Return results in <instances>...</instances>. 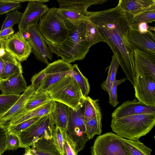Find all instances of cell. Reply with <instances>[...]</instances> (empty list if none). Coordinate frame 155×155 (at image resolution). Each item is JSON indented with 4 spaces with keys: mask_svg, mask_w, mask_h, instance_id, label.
<instances>
[{
    "mask_svg": "<svg viewBox=\"0 0 155 155\" xmlns=\"http://www.w3.org/2000/svg\"><path fill=\"white\" fill-rule=\"evenodd\" d=\"M27 87L22 73L6 80H0V89L2 95H19Z\"/></svg>",
    "mask_w": 155,
    "mask_h": 155,
    "instance_id": "21",
    "label": "cell"
},
{
    "mask_svg": "<svg viewBox=\"0 0 155 155\" xmlns=\"http://www.w3.org/2000/svg\"><path fill=\"white\" fill-rule=\"evenodd\" d=\"M38 155H61L56 148L52 139L43 138L38 140L32 146Z\"/></svg>",
    "mask_w": 155,
    "mask_h": 155,
    "instance_id": "25",
    "label": "cell"
},
{
    "mask_svg": "<svg viewBox=\"0 0 155 155\" xmlns=\"http://www.w3.org/2000/svg\"><path fill=\"white\" fill-rule=\"evenodd\" d=\"M120 65L115 55L113 54L109 66L108 75L106 80L101 84V87L104 91L109 94L112 84L116 79L117 69Z\"/></svg>",
    "mask_w": 155,
    "mask_h": 155,
    "instance_id": "29",
    "label": "cell"
},
{
    "mask_svg": "<svg viewBox=\"0 0 155 155\" xmlns=\"http://www.w3.org/2000/svg\"><path fill=\"white\" fill-rule=\"evenodd\" d=\"M127 39L133 51L155 55V36L151 31H141L131 26L127 32Z\"/></svg>",
    "mask_w": 155,
    "mask_h": 155,
    "instance_id": "10",
    "label": "cell"
},
{
    "mask_svg": "<svg viewBox=\"0 0 155 155\" xmlns=\"http://www.w3.org/2000/svg\"><path fill=\"white\" fill-rule=\"evenodd\" d=\"M53 101L36 107L24 113H20L13 118L7 125H16L22 122L32 118L41 117L51 112L53 106Z\"/></svg>",
    "mask_w": 155,
    "mask_h": 155,
    "instance_id": "23",
    "label": "cell"
},
{
    "mask_svg": "<svg viewBox=\"0 0 155 155\" xmlns=\"http://www.w3.org/2000/svg\"><path fill=\"white\" fill-rule=\"evenodd\" d=\"M36 89L31 84L21 95L20 97L6 112L0 115V124L8 123L13 118L24 110L28 100L35 92Z\"/></svg>",
    "mask_w": 155,
    "mask_h": 155,
    "instance_id": "18",
    "label": "cell"
},
{
    "mask_svg": "<svg viewBox=\"0 0 155 155\" xmlns=\"http://www.w3.org/2000/svg\"><path fill=\"white\" fill-rule=\"evenodd\" d=\"M72 65L62 59L49 63L44 69L45 76L36 92H45L51 85L68 74H71Z\"/></svg>",
    "mask_w": 155,
    "mask_h": 155,
    "instance_id": "9",
    "label": "cell"
},
{
    "mask_svg": "<svg viewBox=\"0 0 155 155\" xmlns=\"http://www.w3.org/2000/svg\"><path fill=\"white\" fill-rule=\"evenodd\" d=\"M57 8L53 7L40 18L39 30L46 41L55 46H60L65 40L69 29L63 20L58 16Z\"/></svg>",
    "mask_w": 155,
    "mask_h": 155,
    "instance_id": "5",
    "label": "cell"
},
{
    "mask_svg": "<svg viewBox=\"0 0 155 155\" xmlns=\"http://www.w3.org/2000/svg\"><path fill=\"white\" fill-rule=\"evenodd\" d=\"M51 100V97L46 92L36 93L35 92L28 101L23 111L20 113H26Z\"/></svg>",
    "mask_w": 155,
    "mask_h": 155,
    "instance_id": "27",
    "label": "cell"
},
{
    "mask_svg": "<svg viewBox=\"0 0 155 155\" xmlns=\"http://www.w3.org/2000/svg\"><path fill=\"white\" fill-rule=\"evenodd\" d=\"M3 49V43L0 40V51Z\"/></svg>",
    "mask_w": 155,
    "mask_h": 155,
    "instance_id": "49",
    "label": "cell"
},
{
    "mask_svg": "<svg viewBox=\"0 0 155 155\" xmlns=\"http://www.w3.org/2000/svg\"><path fill=\"white\" fill-rule=\"evenodd\" d=\"M126 79L123 78L119 80L116 78L114 81L111 87L109 95V101L108 103L113 107H116L118 104L117 100V87L124 82Z\"/></svg>",
    "mask_w": 155,
    "mask_h": 155,
    "instance_id": "39",
    "label": "cell"
},
{
    "mask_svg": "<svg viewBox=\"0 0 155 155\" xmlns=\"http://www.w3.org/2000/svg\"><path fill=\"white\" fill-rule=\"evenodd\" d=\"M25 150V153L24 155H32L30 151L29 147L26 148Z\"/></svg>",
    "mask_w": 155,
    "mask_h": 155,
    "instance_id": "47",
    "label": "cell"
},
{
    "mask_svg": "<svg viewBox=\"0 0 155 155\" xmlns=\"http://www.w3.org/2000/svg\"><path fill=\"white\" fill-rule=\"evenodd\" d=\"M45 76V74L44 69L32 76L31 79V85L35 88L36 90L39 87Z\"/></svg>",
    "mask_w": 155,
    "mask_h": 155,
    "instance_id": "42",
    "label": "cell"
},
{
    "mask_svg": "<svg viewBox=\"0 0 155 155\" xmlns=\"http://www.w3.org/2000/svg\"><path fill=\"white\" fill-rule=\"evenodd\" d=\"M25 1L0 0V15L21 8V3Z\"/></svg>",
    "mask_w": 155,
    "mask_h": 155,
    "instance_id": "36",
    "label": "cell"
},
{
    "mask_svg": "<svg viewBox=\"0 0 155 155\" xmlns=\"http://www.w3.org/2000/svg\"><path fill=\"white\" fill-rule=\"evenodd\" d=\"M86 22L82 21L69 29L65 40L60 46L46 41L51 53L69 64L83 59L91 47L85 37Z\"/></svg>",
    "mask_w": 155,
    "mask_h": 155,
    "instance_id": "2",
    "label": "cell"
},
{
    "mask_svg": "<svg viewBox=\"0 0 155 155\" xmlns=\"http://www.w3.org/2000/svg\"><path fill=\"white\" fill-rule=\"evenodd\" d=\"M49 9L38 0L29 1L18 24L19 31L21 33L26 32L28 26L38 24L40 18Z\"/></svg>",
    "mask_w": 155,
    "mask_h": 155,
    "instance_id": "13",
    "label": "cell"
},
{
    "mask_svg": "<svg viewBox=\"0 0 155 155\" xmlns=\"http://www.w3.org/2000/svg\"><path fill=\"white\" fill-rule=\"evenodd\" d=\"M27 31L29 33L27 40L31 46L35 58L48 65V59L52 60L53 54L39 30L38 24L28 26Z\"/></svg>",
    "mask_w": 155,
    "mask_h": 155,
    "instance_id": "11",
    "label": "cell"
},
{
    "mask_svg": "<svg viewBox=\"0 0 155 155\" xmlns=\"http://www.w3.org/2000/svg\"><path fill=\"white\" fill-rule=\"evenodd\" d=\"M133 51L136 76L140 75L155 79V55L137 50Z\"/></svg>",
    "mask_w": 155,
    "mask_h": 155,
    "instance_id": "17",
    "label": "cell"
},
{
    "mask_svg": "<svg viewBox=\"0 0 155 155\" xmlns=\"http://www.w3.org/2000/svg\"><path fill=\"white\" fill-rule=\"evenodd\" d=\"M21 95H0V115L6 112L20 97Z\"/></svg>",
    "mask_w": 155,
    "mask_h": 155,
    "instance_id": "34",
    "label": "cell"
},
{
    "mask_svg": "<svg viewBox=\"0 0 155 155\" xmlns=\"http://www.w3.org/2000/svg\"><path fill=\"white\" fill-rule=\"evenodd\" d=\"M40 117H41L30 119L16 125H7L6 126L8 133H11L17 135L37 121Z\"/></svg>",
    "mask_w": 155,
    "mask_h": 155,
    "instance_id": "37",
    "label": "cell"
},
{
    "mask_svg": "<svg viewBox=\"0 0 155 155\" xmlns=\"http://www.w3.org/2000/svg\"><path fill=\"white\" fill-rule=\"evenodd\" d=\"M154 5L155 0H120L117 5L127 16L133 17Z\"/></svg>",
    "mask_w": 155,
    "mask_h": 155,
    "instance_id": "22",
    "label": "cell"
},
{
    "mask_svg": "<svg viewBox=\"0 0 155 155\" xmlns=\"http://www.w3.org/2000/svg\"><path fill=\"white\" fill-rule=\"evenodd\" d=\"M54 143L59 153L61 154L63 152V133L59 127L55 126L52 137Z\"/></svg>",
    "mask_w": 155,
    "mask_h": 155,
    "instance_id": "38",
    "label": "cell"
},
{
    "mask_svg": "<svg viewBox=\"0 0 155 155\" xmlns=\"http://www.w3.org/2000/svg\"><path fill=\"white\" fill-rule=\"evenodd\" d=\"M77 154L73 147L66 140L64 139L63 152L62 155H78Z\"/></svg>",
    "mask_w": 155,
    "mask_h": 155,
    "instance_id": "44",
    "label": "cell"
},
{
    "mask_svg": "<svg viewBox=\"0 0 155 155\" xmlns=\"http://www.w3.org/2000/svg\"><path fill=\"white\" fill-rule=\"evenodd\" d=\"M134 86L137 100L147 106L155 107V79L137 76Z\"/></svg>",
    "mask_w": 155,
    "mask_h": 155,
    "instance_id": "14",
    "label": "cell"
},
{
    "mask_svg": "<svg viewBox=\"0 0 155 155\" xmlns=\"http://www.w3.org/2000/svg\"><path fill=\"white\" fill-rule=\"evenodd\" d=\"M131 26H133L139 24L144 23L147 24L155 21V5L147 10L130 18Z\"/></svg>",
    "mask_w": 155,
    "mask_h": 155,
    "instance_id": "31",
    "label": "cell"
},
{
    "mask_svg": "<svg viewBox=\"0 0 155 155\" xmlns=\"http://www.w3.org/2000/svg\"><path fill=\"white\" fill-rule=\"evenodd\" d=\"M119 139L125 150L131 155H151L152 150L139 140H130L120 137Z\"/></svg>",
    "mask_w": 155,
    "mask_h": 155,
    "instance_id": "24",
    "label": "cell"
},
{
    "mask_svg": "<svg viewBox=\"0 0 155 155\" xmlns=\"http://www.w3.org/2000/svg\"><path fill=\"white\" fill-rule=\"evenodd\" d=\"M155 124V114H141L112 118V130L119 136L136 140L148 133Z\"/></svg>",
    "mask_w": 155,
    "mask_h": 155,
    "instance_id": "3",
    "label": "cell"
},
{
    "mask_svg": "<svg viewBox=\"0 0 155 155\" xmlns=\"http://www.w3.org/2000/svg\"><path fill=\"white\" fill-rule=\"evenodd\" d=\"M102 115L100 113L94 118L84 121L85 133L89 140L92 139L96 135H101L102 133Z\"/></svg>",
    "mask_w": 155,
    "mask_h": 155,
    "instance_id": "26",
    "label": "cell"
},
{
    "mask_svg": "<svg viewBox=\"0 0 155 155\" xmlns=\"http://www.w3.org/2000/svg\"><path fill=\"white\" fill-rule=\"evenodd\" d=\"M131 26L141 31H151V30L153 31H155V27L149 26L147 24L144 23H140Z\"/></svg>",
    "mask_w": 155,
    "mask_h": 155,
    "instance_id": "45",
    "label": "cell"
},
{
    "mask_svg": "<svg viewBox=\"0 0 155 155\" xmlns=\"http://www.w3.org/2000/svg\"><path fill=\"white\" fill-rule=\"evenodd\" d=\"M3 43L4 50L20 62L26 61L32 52L30 43L19 31Z\"/></svg>",
    "mask_w": 155,
    "mask_h": 155,
    "instance_id": "12",
    "label": "cell"
},
{
    "mask_svg": "<svg viewBox=\"0 0 155 155\" xmlns=\"http://www.w3.org/2000/svg\"><path fill=\"white\" fill-rule=\"evenodd\" d=\"M155 114V107L147 106L137 99L124 102L111 114L112 118L141 114Z\"/></svg>",
    "mask_w": 155,
    "mask_h": 155,
    "instance_id": "16",
    "label": "cell"
},
{
    "mask_svg": "<svg viewBox=\"0 0 155 155\" xmlns=\"http://www.w3.org/2000/svg\"><path fill=\"white\" fill-rule=\"evenodd\" d=\"M83 105L77 111L70 108L67 130L63 134L64 139L73 147L77 153L84 149L89 140L85 133Z\"/></svg>",
    "mask_w": 155,
    "mask_h": 155,
    "instance_id": "7",
    "label": "cell"
},
{
    "mask_svg": "<svg viewBox=\"0 0 155 155\" xmlns=\"http://www.w3.org/2000/svg\"><path fill=\"white\" fill-rule=\"evenodd\" d=\"M4 68L3 61L0 56V78Z\"/></svg>",
    "mask_w": 155,
    "mask_h": 155,
    "instance_id": "46",
    "label": "cell"
},
{
    "mask_svg": "<svg viewBox=\"0 0 155 155\" xmlns=\"http://www.w3.org/2000/svg\"><path fill=\"white\" fill-rule=\"evenodd\" d=\"M71 75L79 85L83 96H87L90 91L88 81L82 74L77 64L72 65Z\"/></svg>",
    "mask_w": 155,
    "mask_h": 155,
    "instance_id": "30",
    "label": "cell"
},
{
    "mask_svg": "<svg viewBox=\"0 0 155 155\" xmlns=\"http://www.w3.org/2000/svg\"><path fill=\"white\" fill-rule=\"evenodd\" d=\"M85 37L91 47L100 42H105V41L99 31L97 27L91 22L87 20Z\"/></svg>",
    "mask_w": 155,
    "mask_h": 155,
    "instance_id": "32",
    "label": "cell"
},
{
    "mask_svg": "<svg viewBox=\"0 0 155 155\" xmlns=\"http://www.w3.org/2000/svg\"><path fill=\"white\" fill-rule=\"evenodd\" d=\"M19 147L20 142L18 136L8 133L6 150H15Z\"/></svg>",
    "mask_w": 155,
    "mask_h": 155,
    "instance_id": "41",
    "label": "cell"
},
{
    "mask_svg": "<svg viewBox=\"0 0 155 155\" xmlns=\"http://www.w3.org/2000/svg\"><path fill=\"white\" fill-rule=\"evenodd\" d=\"M88 20L97 27L117 58L126 79L134 86L136 74L134 51L127 39L131 24L126 14L117 5L113 8L89 12Z\"/></svg>",
    "mask_w": 155,
    "mask_h": 155,
    "instance_id": "1",
    "label": "cell"
},
{
    "mask_svg": "<svg viewBox=\"0 0 155 155\" xmlns=\"http://www.w3.org/2000/svg\"><path fill=\"white\" fill-rule=\"evenodd\" d=\"M6 17L0 30L9 27L12 28L15 24L19 23L22 13L18 9L14 10L6 13Z\"/></svg>",
    "mask_w": 155,
    "mask_h": 155,
    "instance_id": "33",
    "label": "cell"
},
{
    "mask_svg": "<svg viewBox=\"0 0 155 155\" xmlns=\"http://www.w3.org/2000/svg\"><path fill=\"white\" fill-rule=\"evenodd\" d=\"M29 149L32 155H38L35 152V151L33 149L30 148H29Z\"/></svg>",
    "mask_w": 155,
    "mask_h": 155,
    "instance_id": "48",
    "label": "cell"
},
{
    "mask_svg": "<svg viewBox=\"0 0 155 155\" xmlns=\"http://www.w3.org/2000/svg\"><path fill=\"white\" fill-rule=\"evenodd\" d=\"M120 137L111 132L99 136L91 147V155H131L125 149Z\"/></svg>",
    "mask_w": 155,
    "mask_h": 155,
    "instance_id": "8",
    "label": "cell"
},
{
    "mask_svg": "<svg viewBox=\"0 0 155 155\" xmlns=\"http://www.w3.org/2000/svg\"><path fill=\"white\" fill-rule=\"evenodd\" d=\"M0 56L4 62V68L0 80H4L23 73L21 62L6 51H0Z\"/></svg>",
    "mask_w": 155,
    "mask_h": 155,
    "instance_id": "19",
    "label": "cell"
},
{
    "mask_svg": "<svg viewBox=\"0 0 155 155\" xmlns=\"http://www.w3.org/2000/svg\"><path fill=\"white\" fill-rule=\"evenodd\" d=\"M55 127L50 114L40 117L17 135L19 140L20 147H29L43 138L51 139Z\"/></svg>",
    "mask_w": 155,
    "mask_h": 155,
    "instance_id": "6",
    "label": "cell"
},
{
    "mask_svg": "<svg viewBox=\"0 0 155 155\" xmlns=\"http://www.w3.org/2000/svg\"><path fill=\"white\" fill-rule=\"evenodd\" d=\"M107 0H57L60 7L72 5H87L103 4Z\"/></svg>",
    "mask_w": 155,
    "mask_h": 155,
    "instance_id": "35",
    "label": "cell"
},
{
    "mask_svg": "<svg viewBox=\"0 0 155 155\" xmlns=\"http://www.w3.org/2000/svg\"><path fill=\"white\" fill-rule=\"evenodd\" d=\"M52 110L50 114L55 126L59 127L64 134L66 131L70 113V108L60 102L53 101Z\"/></svg>",
    "mask_w": 155,
    "mask_h": 155,
    "instance_id": "20",
    "label": "cell"
},
{
    "mask_svg": "<svg viewBox=\"0 0 155 155\" xmlns=\"http://www.w3.org/2000/svg\"><path fill=\"white\" fill-rule=\"evenodd\" d=\"M14 31L12 28L9 27L0 30V40L5 41L11 38L14 35Z\"/></svg>",
    "mask_w": 155,
    "mask_h": 155,
    "instance_id": "43",
    "label": "cell"
},
{
    "mask_svg": "<svg viewBox=\"0 0 155 155\" xmlns=\"http://www.w3.org/2000/svg\"><path fill=\"white\" fill-rule=\"evenodd\" d=\"M87 5H72L57 8L58 16L63 20L69 29L81 22L87 20L89 12Z\"/></svg>",
    "mask_w": 155,
    "mask_h": 155,
    "instance_id": "15",
    "label": "cell"
},
{
    "mask_svg": "<svg viewBox=\"0 0 155 155\" xmlns=\"http://www.w3.org/2000/svg\"><path fill=\"white\" fill-rule=\"evenodd\" d=\"M98 101V99L93 100L89 96L84 97V121L91 119L101 113Z\"/></svg>",
    "mask_w": 155,
    "mask_h": 155,
    "instance_id": "28",
    "label": "cell"
},
{
    "mask_svg": "<svg viewBox=\"0 0 155 155\" xmlns=\"http://www.w3.org/2000/svg\"><path fill=\"white\" fill-rule=\"evenodd\" d=\"M53 101L62 103L75 111L84 104L80 88L71 74L66 75L45 91Z\"/></svg>",
    "mask_w": 155,
    "mask_h": 155,
    "instance_id": "4",
    "label": "cell"
},
{
    "mask_svg": "<svg viewBox=\"0 0 155 155\" xmlns=\"http://www.w3.org/2000/svg\"><path fill=\"white\" fill-rule=\"evenodd\" d=\"M8 134L6 125L0 124V155L6 150Z\"/></svg>",
    "mask_w": 155,
    "mask_h": 155,
    "instance_id": "40",
    "label": "cell"
}]
</instances>
